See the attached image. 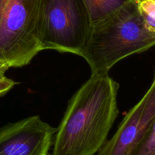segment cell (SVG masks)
Segmentation results:
<instances>
[{
    "label": "cell",
    "mask_w": 155,
    "mask_h": 155,
    "mask_svg": "<svg viewBox=\"0 0 155 155\" xmlns=\"http://www.w3.org/2000/svg\"><path fill=\"white\" fill-rule=\"evenodd\" d=\"M154 45L155 36L147 29L136 0H133L92 26L81 57L92 74L105 75L120 61Z\"/></svg>",
    "instance_id": "cell-2"
},
{
    "label": "cell",
    "mask_w": 155,
    "mask_h": 155,
    "mask_svg": "<svg viewBox=\"0 0 155 155\" xmlns=\"http://www.w3.org/2000/svg\"><path fill=\"white\" fill-rule=\"evenodd\" d=\"M9 68H8V67H6V66H5V65L1 64H0V78H1V77H5V72Z\"/></svg>",
    "instance_id": "cell-11"
},
{
    "label": "cell",
    "mask_w": 155,
    "mask_h": 155,
    "mask_svg": "<svg viewBox=\"0 0 155 155\" xmlns=\"http://www.w3.org/2000/svg\"><path fill=\"white\" fill-rule=\"evenodd\" d=\"M42 0H0V64L22 68L42 51L39 21Z\"/></svg>",
    "instance_id": "cell-3"
},
{
    "label": "cell",
    "mask_w": 155,
    "mask_h": 155,
    "mask_svg": "<svg viewBox=\"0 0 155 155\" xmlns=\"http://www.w3.org/2000/svg\"><path fill=\"white\" fill-rule=\"evenodd\" d=\"M117 82L92 74L70 99L56 129L52 155H94L107 141L119 114Z\"/></svg>",
    "instance_id": "cell-1"
},
{
    "label": "cell",
    "mask_w": 155,
    "mask_h": 155,
    "mask_svg": "<svg viewBox=\"0 0 155 155\" xmlns=\"http://www.w3.org/2000/svg\"><path fill=\"white\" fill-rule=\"evenodd\" d=\"M155 119V73L151 86L124 117L113 137L98 155H132Z\"/></svg>",
    "instance_id": "cell-6"
},
{
    "label": "cell",
    "mask_w": 155,
    "mask_h": 155,
    "mask_svg": "<svg viewBox=\"0 0 155 155\" xmlns=\"http://www.w3.org/2000/svg\"><path fill=\"white\" fill-rule=\"evenodd\" d=\"M136 3L147 29L155 36V0H136Z\"/></svg>",
    "instance_id": "cell-8"
},
{
    "label": "cell",
    "mask_w": 155,
    "mask_h": 155,
    "mask_svg": "<svg viewBox=\"0 0 155 155\" xmlns=\"http://www.w3.org/2000/svg\"><path fill=\"white\" fill-rule=\"evenodd\" d=\"M92 24L82 0H42L39 38L42 51L81 56Z\"/></svg>",
    "instance_id": "cell-4"
},
{
    "label": "cell",
    "mask_w": 155,
    "mask_h": 155,
    "mask_svg": "<svg viewBox=\"0 0 155 155\" xmlns=\"http://www.w3.org/2000/svg\"><path fill=\"white\" fill-rule=\"evenodd\" d=\"M16 84H18V83L11 79L7 78L6 77H1L0 78V96L7 93Z\"/></svg>",
    "instance_id": "cell-10"
},
{
    "label": "cell",
    "mask_w": 155,
    "mask_h": 155,
    "mask_svg": "<svg viewBox=\"0 0 155 155\" xmlns=\"http://www.w3.org/2000/svg\"><path fill=\"white\" fill-rule=\"evenodd\" d=\"M90 19L91 24H97L133 0H82Z\"/></svg>",
    "instance_id": "cell-7"
},
{
    "label": "cell",
    "mask_w": 155,
    "mask_h": 155,
    "mask_svg": "<svg viewBox=\"0 0 155 155\" xmlns=\"http://www.w3.org/2000/svg\"><path fill=\"white\" fill-rule=\"evenodd\" d=\"M56 129L39 116H31L0 128V155H48Z\"/></svg>",
    "instance_id": "cell-5"
},
{
    "label": "cell",
    "mask_w": 155,
    "mask_h": 155,
    "mask_svg": "<svg viewBox=\"0 0 155 155\" xmlns=\"http://www.w3.org/2000/svg\"><path fill=\"white\" fill-rule=\"evenodd\" d=\"M132 155H155V119Z\"/></svg>",
    "instance_id": "cell-9"
}]
</instances>
